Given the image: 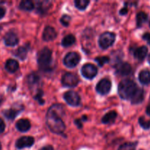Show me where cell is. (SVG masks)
I'll return each instance as SVG.
<instances>
[{
  "mask_svg": "<svg viewBox=\"0 0 150 150\" xmlns=\"http://www.w3.org/2000/svg\"><path fill=\"white\" fill-rule=\"evenodd\" d=\"M64 114V108L60 104H55L48 109L46 124L53 133L60 134L65 130V125L62 120V116Z\"/></svg>",
  "mask_w": 150,
  "mask_h": 150,
  "instance_id": "1",
  "label": "cell"
},
{
  "mask_svg": "<svg viewBox=\"0 0 150 150\" xmlns=\"http://www.w3.org/2000/svg\"><path fill=\"white\" fill-rule=\"evenodd\" d=\"M138 89L139 87L134 81L126 79L120 83L118 86V92L120 98L123 100H129L131 99Z\"/></svg>",
  "mask_w": 150,
  "mask_h": 150,
  "instance_id": "2",
  "label": "cell"
},
{
  "mask_svg": "<svg viewBox=\"0 0 150 150\" xmlns=\"http://www.w3.org/2000/svg\"><path fill=\"white\" fill-rule=\"evenodd\" d=\"M38 64L40 67L43 71H46L50 68L52 57H51V50L48 48H44L40 51L38 54Z\"/></svg>",
  "mask_w": 150,
  "mask_h": 150,
  "instance_id": "3",
  "label": "cell"
},
{
  "mask_svg": "<svg viewBox=\"0 0 150 150\" xmlns=\"http://www.w3.org/2000/svg\"><path fill=\"white\" fill-rule=\"evenodd\" d=\"M116 39V36L112 32H105L102 34L99 38V45L103 49H106L113 45Z\"/></svg>",
  "mask_w": 150,
  "mask_h": 150,
  "instance_id": "4",
  "label": "cell"
},
{
  "mask_svg": "<svg viewBox=\"0 0 150 150\" xmlns=\"http://www.w3.org/2000/svg\"><path fill=\"white\" fill-rule=\"evenodd\" d=\"M81 59V57L78 53L76 52H70L64 57V64L66 67H74L79 63Z\"/></svg>",
  "mask_w": 150,
  "mask_h": 150,
  "instance_id": "5",
  "label": "cell"
},
{
  "mask_svg": "<svg viewBox=\"0 0 150 150\" xmlns=\"http://www.w3.org/2000/svg\"><path fill=\"white\" fill-rule=\"evenodd\" d=\"M79 81V78L71 73H65L62 78V83L67 87H75L78 85Z\"/></svg>",
  "mask_w": 150,
  "mask_h": 150,
  "instance_id": "6",
  "label": "cell"
},
{
  "mask_svg": "<svg viewBox=\"0 0 150 150\" xmlns=\"http://www.w3.org/2000/svg\"><path fill=\"white\" fill-rule=\"evenodd\" d=\"M98 73V69L92 64H86L82 67L81 74L87 79H92L96 76Z\"/></svg>",
  "mask_w": 150,
  "mask_h": 150,
  "instance_id": "7",
  "label": "cell"
},
{
  "mask_svg": "<svg viewBox=\"0 0 150 150\" xmlns=\"http://www.w3.org/2000/svg\"><path fill=\"white\" fill-rule=\"evenodd\" d=\"M64 98L66 102L72 106H78L80 105V96L73 91H69V92H65V94L64 95Z\"/></svg>",
  "mask_w": 150,
  "mask_h": 150,
  "instance_id": "8",
  "label": "cell"
},
{
  "mask_svg": "<svg viewBox=\"0 0 150 150\" xmlns=\"http://www.w3.org/2000/svg\"><path fill=\"white\" fill-rule=\"evenodd\" d=\"M111 88V83L108 79H103L97 84L96 90L100 95H107Z\"/></svg>",
  "mask_w": 150,
  "mask_h": 150,
  "instance_id": "9",
  "label": "cell"
},
{
  "mask_svg": "<svg viewBox=\"0 0 150 150\" xmlns=\"http://www.w3.org/2000/svg\"><path fill=\"white\" fill-rule=\"evenodd\" d=\"M35 140L32 137L30 136H23V137L20 138L19 139H18V141L16 142V146L18 149H23V148L26 147H30L33 145Z\"/></svg>",
  "mask_w": 150,
  "mask_h": 150,
  "instance_id": "10",
  "label": "cell"
},
{
  "mask_svg": "<svg viewBox=\"0 0 150 150\" xmlns=\"http://www.w3.org/2000/svg\"><path fill=\"white\" fill-rule=\"evenodd\" d=\"M4 41L7 46H15L18 42V38L15 32L10 31L4 35Z\"/></svg>",
  "mask_w": 150,
  "mask_h": 150,
  "instance_id": "11",
  "label": "cell"
},
{
  "mask_svg": "<svg viewBox=\"0 0 150 150\" xmlns=\"http://www.w3.org/2000/svg\"><path fill=\"white\" fill-rule=\"evenodd\" d=\"M57 38V32L51 26H47L44 29L42 38L45 41H51Z\"/></svg>",
  "mask_w": 150,
  "mask_h": 150,
  "instance_id": "12",
  "label": "cell"
},
{
  "mask_svg": "<svg viewBox=\"0 0 150 150\" xmlns=\"http://www.w3.org/2000/svg\"><path fill=\"white\" fill-rule=\"evenodd\" d=\"M131 66L127 62H122L117 67V72L120 76H127L131 73Z\"/></svg>",
  "mask_w": 150,
  "mask_h": 150,
  "instance_id": "13",
  "label": "cell"
},
{
  "mask_svg": "<svg viewBox=\"0 0 150 150\" xmlns=\"http://www.w3.org/2000/svg\"><path fill=\"white\" fill-rule=\"evenodd\" d=\"M16 127L21 132H26L30 129V122L26 119H21L16 123Z\"/></svg>",
  "mask_w": 150,
  "mask_h": 150,
  "instance_id": "14",
  "label": "cell"
},
{
  "mask_svg": "<svg viewBox=\"0 0 150 150\" xmlns=\"http://www.w3.org/2000/svg\"><path fill=\"white\" fill-rule=\"evenodd\" d=\"M18 63L15 59H8L5 63V68L10 73H15L18 69Z\"/></svg>",
  "mask_w": 150,
  "mask_h": 150,
  "instance_id": "15",
  "label": "cell"
},
{
  "mask_svg": "<svg viewBox=\"0 0 150 150\" xmlns=\"http://www.w3.org/2000/svg\"><path fill=\"white\" fill-rule=\"evenodd\" d=\"M144 96V90L142 89L139 88L137 89V91L135 92L133 96L132 97L131 99H130L131 100V103L133 104L140 103H142L143 101Z\"/></svg>",
  "mask_w": 150,
  "mask_h": 150,
  "instance_id": "16",
  "label": "cell"
},
{
  "mask_svg": "<svg viewBox=\"0 0 150 150\" xmlns=\"http://www.w3.org/2000/svg\"><path fill=\"white\" fill-rule=\"evenodd\" d=\"M148 53V49L146 46H142L138 48L134 51V57L139 60H143L146 57Z\"/></svg>",
  "mask_w": 150,
  "mask_h": 150,
  "instance_id": "17",
  "label": "cell"
},
{
  "mask_svg": "<svg viewBox=\"0 0 150 150\" xmlns=\"http://www.w3.org/2000/svg\"><path fill=\"white\" fill-rule=\"evenodd\" d=\"M28 50H29V48H28L27 46H25V45L19 47V48L15 51V56L21 60L25 59L26 56H27Z\"/></svg>",
  "mask_w": 150,
  "mask_h": 150,
  "instance_id": "18",
  "label": "cell"
},
{
  "mask_svg": "<svg viewBox=\"0 0 150 150\" xmlns=\"http://www.w3.org/2000/svg\"><path fill=\"white\" fill-rule=\"evenodd\" d=\"M117 114L114 111L107 113V114L103 117V123H104V124H110V123L114 122L115 121L116 118H117Z\"/></svg>",
  "mask_w": 150,
  "mask_h": 150,
  "instance_id": "19",
  "label": "cell"
},
{
  "mask_svg": "<svg viewBox=\"0 0 150 150\" xmlns=\"http://www.w3.org/2000/svg\"><path fill=\"white\" fill-rule=\"evenodd\" d=\"M139 79L143 84H149L150 83V72L146 70H142L139 73Z\"/></svg>",
  "mask_w": 150,
  "mask_h": 150,
  "instance_id": "20",
  "label": "cell"
},
{
  "mask_svg": "<svg viewBox=\"0 0 150 150\" xmlns=\"http://www.w3.org/2000/svg\"><path fill=\"white\" fill-rule=\"evenodd\" d=\"M76 42V38L73 35H68L64 37L62 41V45L64 47H68L73 45Z\"/></svg>",
  "mask_w": 150,
  "mask_h": 150,
  "instance_id": "21",
  "label": "cell"
},
{
  "mask_svg": "<svg viewBox=\"0 0 150 150\" xmlns=\"http://www.w3.org/2000/svg\"><path fill=\"white\" fill-rule=\"evenodd\" d=\"M20 8L21 10H26V11H30L32 10L35 7L34 5V3L32 1H29V0H24V1H22L20 3V5H19Z\"/></svg>",
  "mask_w": 150,
  "mask_h": 150,
  "instance_id": "22",
  "label": "cell"
},
{
  "mask_svg": "<svg viewBox=\"0 0 150 150\" xmlns=\"http://www.w3.org/2000/svg\"><path fill=\"white\" fill-rule=\"evenodd\" d=\"M147 15L144 12H140L138 13L137 16H136V22H137L138 26H142L145 22L147 21Z\"/></svg>",
  "mask_w": 150,
  "mask_h": 150,
  "instance_id": "23",
  "label": "cell"
},
{
  "mask_svg": "<svg viewBox=\"0 0 150 150\" xmlns=\"http://www.w3.org/2000/svg\"><path fill=\"white\" fill-rule=\"evenodd\" d=\"M20 112L19 110H16V109H9V110H5L4 111V115L8 120H14L16 118V116L18 114V113Z\"/></svg>",
  "mask_w": 150,
  "mask_h": 150,
  "instance_id": "24",
  "label": "cell"
},
{
  "mask_svg": "<svg viewBox=\"0 0 150 150\" xmlns=\"http://www.w3.org/2000/svg\"><path fill=\"white\" fill-rule=\"evenodd\" d=\"M89 4V1H88V0H76V1H75L76 7L81 10H85Z\"/></svg>",
  "mask_w": 150,
  "mask_h": 150,
  "instance_id": "25",
  "label": "cell"
},
{
  "mask_svg": "<svg viewBox=\"0 0 150 150\" xmlns=\"http://www.w3.org/2000/svg\"><path fill=\"white\" fill-rule=\"evenodd\" d=\"M40 77L36 73H32L28 76V83L29 85H35L39 82Z\"/></svg>",
  "mask_w": 150,
  "mask_h": 150,
  "instance_id": "26",
  "label": "cell"
},
{
  "mask_svg": "<svg viewBox=\"0 0 150 150\" xmlns=\"http://www.w3.org/2000/svg\"><path fill=\"white\" fill-rule=\"evenodd\" d=\"M118 150H136V144L134 143H125L120 146Z\"/></svg>",
  "mask_w": 150,
  "mask_h": 150,
  "instance_id": "27",
  "label": "cell"
},
{
  "mask_svg": "<svg viewBox=\"0 0 150 150\" xmlns=\"http://www.w3.org/2000/svg\"><path fill=\"white\" fill-rule=\"evenodd\" d=\"M95 61L98 63V64L100 67H102V66H103L104 64H106V63H108L109 62V58L108 57H96Z\"/></svg>",
  "mask_w": 150,
  "mask_h": 150,
  "instance_id": "28",
  "label": "cell"
},
{
  "mask_svg": "<svg viewBox=\"0 0 150 150\" xmlns=\"http://www.w3.org/2000/svg\"><path fill=\"white\" fill-rule=\"evenodd\" d=\"M139 121V124H140V125L142 126L144 129L147 130V129L150 128V121L146 120L143 117H140Z\"/></svg>",
  "mask_w": 150,
  "mask_h": 150,
  "instance_id": "29",
  "label": "cell"
},
{
  "mask_svg": "<svg viewBox=\"0 0 150 150\" xmlns=\"http://www.w3.org/2000/svg\"><path fill=\"white\" fill-rule=\"evenodd\" d=\"M70 19H71V18H70V16H67V15H64V16L61 18L60 21H61L62 24L63 26H67L69 25V23H70Z\"/></svg>",
  "mask_w": 150,
  "mask_h": 150,
  "instance_id": "30",
  "label": "cell"
},
{
  "mask_svg": "<svg viewBox=\"0 0 150 150\" xmlns=\"http://www.w3.org/2000/svg\"><path fill=\"white\" fill-rule=\"evenodd\" d=\"M42 92L41 90L38 91V92L36 94V95L35 96V99L39 101V103L40 104L44 103V100H42Z\"/></svg>",
  "mask_w": 150,
  "mask_h": 150,
  "instance_id": "31",
  "label": "cell"
},
{
  "mask_svg": "<svg viewBox=\"0 0 150 150\" xmlns=\"http://www.w3.org/2000/svg\"><path fill=\"white\" fill-rule=\"evenodd\" d=\"M4 129H5V124H4V121L0 118V134L4 131Z\"/></svg>",
  "mask_w": 150,
  "mask_h": 150,
  "instance_id": "32",
  "label": "cell"
},
{
  "mask_svg": "<svg viewBox=\"0 0 150 150\" xmlns=\"http://www.w3.org/2000/svg\"><path fill=\"white\" fill-rule=\"evenodd\" d=\"M143 39L150 43V33H145L143 35Z\"/></svg>",
  "mask_w": 150,
  "mask_h": 150,
  "instance_id": "33",
  "label": "cell"
},
{
  "mask_svg": "<svg viewBox=\"0 0 150 150\" xmlns=\"http://www.w3.org/2000/svg\"><path fill=\"white\" fill-rule=\"evenodd\" d=\"M5 15V10L2 7H0V19L2 18Z\"/></svg>",
  "mask_w": 150,
  "mask_h": 150,
  "instance_id": "34",
  "label": "cell"
},
{
  "mask_svg": "<svg viewBox=\"0 0 150 150\" xmlns=\"http://www.w3.org/2000/svg\"><path fill=\"white\" fill-rule=\"evenodd\" d=\"M127 11H128V10H127V9L126 8V7H125V8H122L121 10H120V14L125 15L127 13Z\"/></svg>",
  "mask_w": 150,
  "mask_h": 150,
  "instance_id": "35",
  "label": "cell"
},
{
  "mask_svg": "<svg viewBox=\"0 0 150 150\" xmlns=\"http://www.w3.org/2000/svg\"><path fill=\"white\" fill-rule=\"evenodd\" d=\"M75 122H76V124L77 125L78 127H79V128H81V127H82V124H81V120H76V121H75Z\"/></svg>",
  "mask_w": 150,
  "mask_h": 150,
  "instance_id": "36",
  "label": "cell"
},
{
  "mask_svg": "<svg viewBox=\"0 0 150 150\" xmlns=\"http://www.w3.org/2000/svg\"><path fill=\"white\" fill-rule=\"evenodd\" d=\"M40 150H54V149H53L52 146H45V147L42 148Z\"/></svg>",
  "mask_w": 150,
  "mask_h": 150,
  "instance_id": "37",
  "label": "cell"
},
{
  "mask_svg": "<svg viewBox=\"0 0 150 150\" xmlns=\"http://www.w3.org/2000/svg\"><path fill=\"white\" fill-rule=\"evenodd\" d=\"M146 114L150 116V105L146 108Z\"/></svg>",
  "mask_w": 150,
  "mask_h": 150,
  "instance_id": "38",
  "label": "cell"
},
{
  "mask_svg": "<svg viewBox=\"0 0 150 150\" xmlns=\"http://www.w3.org/2000/svg\"><path fill=\"white\" fill-rule=\"evenodd\" d=\"M148 62H149V64H150V54H149V58H148Z\"/></svg>",
  "mask_w": 150,
  "mask_h": 150,
  "instance_id": "39",
  "label": "cell"
},
{
  "mask_svg": "<svg viewBox=\"0 0 150 150\" xmlns=\"http://www.w3.org/2000/svg\"><path fill=\"white\" fill-rule=\"evenodd\" d=\"M1 149V144H0V150Z\"/></svg>",
  "mask_w": 150,
  "mask_h": 150,
  "instance_id": "40",
  "label": "cell"
},
{
  "mask_svg": "<svg viewBox=\"0 0 150 150\" xmlns=\"http://www.w3.org/2000/svg\"><path fill=\"white\" fill-rule=\"evenodd\" d=\"M1 26H0V32H1Z\"/></svg>",
  "mask_w": 150,
  "mask_h": 150,
  "instance_id": "41",
  "label": "cell"
},
{
  "mask_svg": "<svg viewBox=\"0 0 150 150\" xmlns=\"http://www.w3.org/2000/svg\"><path fill=\"white\" fill-rule=\"evenodd\" d=\"M149 25H150V24H149Z\"/></svg>",
  "mask_w": 150,
  "mask_h": 150,
  "instance_id": "42",
  "label": "cell"
}]
</instances>
